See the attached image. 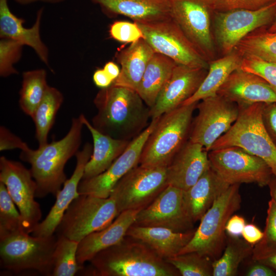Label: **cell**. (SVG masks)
Segmentation results:
<instances>
[{
    "label": "cell",
    "mask_w": 276,
    "mask_h": 276,
    "mask_svg": "<svg viewBox=\"0 0 276 276\" xmlns=\"http://www.w3.org/2000/svg\"><path fill=\"white\" fill-rule=\"evenodd\" d=\"M79 117L83 125L90 131L93 140L92 154L85 166L82 178L87 179L108 169L124 151L130 141L114 139L96 129L83 114Z\"/></svg>",
    "instance_id": "cell-27"
},
{
    "label": "cell",
    "mask_w": 276,
    "mask_h": 276,
    "mask_svg": "<svg viewBox=\"0 0 276 276\" xmlns=\"http://www.w3.org/2000/svg\"><path fill=\"white\" fill-rule=\"evenodd\" d=\"M93 78L95 85L101 88L108 87L113 82L103 68L96 70L93 74Z\"/></svg>",
    "instance_id": "cell-49"
},
{
    "label": "cell",
    "mask_w": 276,
    "mask_h": 276,
    "mask_svg": "<svg viewBox=\"0 0 276 276\" xmlns=\"http://www.w3.org/2000/svg\"><path fill=\"white\" fill-rule=\"evenodd\" d=\"M91 1L108 15H124L135 22H153L171 17L168 0Z\"/></svg>",
    "instance_id": "cell-25"
},
{
    "label": "cell",
    "mask_w": 276,
    "mask_h": 276,
    "mask_svg": "<svg viewBox=\"0 0 276 276\" xmlns=\"http://www.w3.org/2000/svg\"><path fill=\"white\" fill-rule=\"evenodd\" d=\"M171 18L210 62L215 59L216 45L212 31L214 12L206 0H168Z\"/></svg>",
    "instance_id": "cell-13"
},
{
    "label": "cell",
    "mask_w": 276,
    "mask_h": 276,
    "mask_svg": "<svg viewBox=\"0 0 276 276\" xmlns=\"http://www.w3.org/2000/svg\"><path fill=\"white\" fill-rule=\"evenodd\" d=\"M208 71L177 64L155 104L150 108V118H157L181 106L198 90Z\"/></svg>",
    "instance_id": "cell-18"
},
{
    "label": "cell",
    "mask_w": 276,
    "mask_h": 276,
    "mask_svg": "<svg viewBox=\"0 0 276 276\" xmlns=\"http://www.w3.org/2000/svg\"><path fill=\"white\" fill-rule=\"evenodd\" d=\"M141 210H130L121 212L106 227L93 232L82 239L78 244L77 259L83 266L99 252L120 242L125 236Z\"/></svg>",
    "instance_id": "cell-23"
},
{
    "label": "cell",
    "mask_w": 276,
    "mask_h": 276,
    "mask_svg": "<svg viewBox=\"0 0 276 276\" xmlns=\"http://www.w3.org/2000/svg\"><path fill=\"white\" fill-rule=\"evenodd\" d=\"M214 12H224L236 9L257 10L276 0H206Z\"/></svg>",
    "instance_id": "cell-40"
},
{
    "label": "cell",
    "mask_w": 276,
    "mask_h": 276,
    "mask_svg": "<svg viewBox=\"0 0 276 276\" xmlns=\"http://www.w3.org/2000/svg\"><path fill=\"white\" fill-rule=\"evenodd\" d=\"M267 29L270 31H276V14L271 24L267 27Z\"/></svg>",
    "instance_id": "cell-53"
},
{
    "label": "cell",
    "mask_w": 276,
    "mask_h": 276,
    "mask_svg": "<svg viewBox=\"0 0 276 276\" xmlns=\"http://www.w3.org/2000/svg\"><path fill=\"white\" fill-rule=\"evenodd\" d=\"M196 109L198 113L193 119L189 140L201 145L209 152L236 122L240 108L216 94L199 101Z\"/></svg>",
    "instance_id": "cell-15"
},
{
    "label": "cell",
    "mask_w": 276,
    "mask_h": 276,
    "mask_svg": "<svg viewBox=\"0 0 276 276\" xmlns=\"http://www.w3.org/2000/svg\"><path fill=\"white\" fill-rule=\"evenodd\" d=\"M119 215L111 196L100 198L79 194L65 211L55 233L57 236L80 242L88 235L109 225Z\"/></svg>",
    "instance_id": "cell-8"
},
{
    "label": "cell",
    "mask_w": 276,
    "mask_h": 276,
    "mask_svg": "<svg viewBox=\"0 0 276 276\" xmlns=\"http://www.w3.org/2000/svg\"><path fill=\"white\" fill-rule=\"evenodd\" d=\"M0 182L5 185L20 214L24 232L31 234L41 221L42 213L35 200L37 185L30 170L20 162L1 156Z\"/></svg>",
    "instance_id": "cell-14"
},
{
    "label": "cell",
    "mask_w": 276,
    "mask_h": 276,
    "mask_svg": "<svg viewBox=\"0 0 276 276\" xmlns=\"http://www.w3.org/2000/svg\"><path fill=\"white\" fill-rule=\"evenodd\" d=\"M30 147L27 143L22 141L19 137L12 133L6 127L1 126L0 127V150L19 149L21 151H26Z\"/></svg>",
    "instance_id": "cell-43"
},
{
    "label": "cell",
    "mask_w": 276,
    "mask_h": 276,
    "mask_svg": "<svg viewBox=\"0 0 276 276\" xmlns=\"http://www.w3.org/2000/svg\"><path fill=\"white\" fill-rule=\"evenodd\" d=\"M276 14V2L257 10L236 9L214 12V37L222 55L231 53L237 44L254 31L268 27Z\"/></svg>",
    "instance_id": "cell-12"
},
{
    "label": "cell",
    "mask_w": 276,
    "mask_h": 276,
    "mask_svg": "<svg viewBox=\"0 0 276 276\" xmlns=\"http://www.w3.org/2000/svg\"><path fill=\"white\" fill-rule=\"evenodd\" d=\"M234 50L242 57L254 56L276 62V31H269L267 27L259 28L242 39Z\"/></svg>",
    "instance_id": "cell-32"
},
{
    "label": "cell",
    "mask_w": 276,
    "mask_h": 276,
    "mask_svg": "<svg viewBox=\"0 0 276 276\" xmlns=\"http://www.w3.org/2000/svg\"><path fill=\"white\" fill-rule=\"evenodd\" d=\"M208 156L211 168L229 185L255 183L263 187L273 176L264 160L237 146L211 150Z\"/></svg>",
    "instance_id": "cell-11"
},
{
    "label": "cell",
    "mask_w": 276,
    "mask_h": 276,
    "mask_svg": "<svg viewBox=\"0 0 276 276\" xmlns=\"http://www.w3.org/2000/svg\"><path fill=\"white\" fill-rule=\"evenodd\" d=\"M22 232L20 214L5 185L0 182V241Z\"/></svg>",
    "instance_id": "cell-36"
},
{
    "label": "cell",
    "mask_w": 276,
    "mask_h": 276,
    "mask_svg": "<svg viewBox=\"0 0 276 276\" xmlns=\"http://www.w3.org/2000/svg\"><path fill=\"white\" fill-rule=\"evenodd\" d=\"M83 125L79 116L74 118L68 132L61 140L36 150L21 151L20 158L30 165V170L36 183V197L56 196L61 189L67 179L65 165L78 151Z\"/></svg>",
    "instance_id": "cell-3"
},
{
    "label": "cell",
    "mask_w": 276,
    "mask_h": 276,
    "mask_svg": "<svg viewBox=\"0 0 276 276\" xmlns=\"http://www.w3.org/2000/svg\"><path fill=\"white\" fill-rule=\"evenodd\" d=\"M183 191L168 185L147 206L137 213L132 225L167 228L186 232L193 227L183 200Z\"/></svg>",
    "instance_id": "cell-17"
},
{
    "label": "cell",
    "mask_w": 276,
    "mask_h": 276,
    "mask_svg": "<svg viewBox=\"0 0 276 276\" xmlns=\"http://www.w3.org/2000/svg\"><path fill=\"white\" fill-rule=\"evenodd\" d=\"M109 32L111 38L123 43H131L144 38L141 29L134 21H114L110 26Z\"/></svg>",
    "instance_id": "cell-41"
},
{
    "label": "cell",
    "mask_w": 276,
    "mask_h": 276,
    "mask_svg": "<svg viewBox=\"0 0 276 276\" xmlns=\"http://www.w3.org/2000/svg\"><path fill=\"white\" fill-rule=\"evenodd\" d=\"M254 246L239 237L228 236L223 255L213 261V276H234L241 263L252 254Z\"/></svg>",
    "instance_id": "cell-34"
},
{
    "label": "cell",
    "mask_w": 276,
    "mask_h": 276,
    "mask_svg": "<svg viewBox=\"0 0 276 276\" xmlns=\"http://www.w3.org/2000/svg\"><path fill=\"white\" fill-rule=\"evenodd\" d=\"M49 86L45 70L40 68L23 72L19 104L25 114L32 118Z\"/></svg>",
    "instance_id": "cell-33"
},
{
    "label": "cell",
    "mask_w": 276,
    "mask_h": 276,
    "mask_svg": "<svg viewBox=\"0 0 276 276\" xmlns=\"http://www.w3.org/2000/svg\"><path fill=\"white\" fill-rule=\"evenodd\" d=\"M198 102L182 105L158 117L143 149L139 164L166 167L189 140L193 115Z\"/></svg>",
    "instance_id": "cell-4"
},
{
    "label": "cell",
    "mask_w": 276,
    "mask_h": 276,
    "mask_svg": "<svg viewBox=\"0 0 276 276\" xmlns=\"http://www.w3.org/2000/svg\"><path fill=\"white\" fill-rule=\"evenodd\" d=\"M269 189V193L271 199L273 200L276 204V177L274 176L271 178L268 186Z\"/></svg>",
    "instance_id": "cell-52"
},
{
    "label": "cell",
    "mask_w": 276,
    "mask_h": 276,
    "mask_svg": "<svg viewBox=\"0 0 276 276\" xmlns=\"http://www.w3.org/2000/svg\"><path fill=\"white\" fill-rule=\"evenodd\" d=\"M262 117L264 127L276 146V103H264Z\"/></svg>",
    "instance_id": "cell-44"
},
{
    "label": "cell",
    "mask_w": 276,
    "mask_h": 276,
    "mask_svg": "<svg viewBox=\"0 0 276 276\" xmlns=\"http://www.w3.org/2000/svg\"><path fill=\"white\" fill-rule=\"evenodd\" d=\"M16 3L22 5H29L37 2H42L48 4H58L64 2L66 0H14Z\"/></svg>",
    "instance_id": "cell-51"
},
{
    "label": "cell",
    "mask_w": 276,
    "mask_h": 276,
    "mask_svg": "<svg viewBox=\"0 0 276 276\" xmlns=\"http://www.w3.org/2000/svg\"><path fill=\"white\" fill-rule=\"evenodd\" d=\"M154 53L144 38L131 43L129 47L118 52L116 57L121 68L119 76L112 84L136 91L147 66Z\"/></svg>",
    "instance_id": "cell-28"
},
{
    "label": "cell",
    "mask_w": 276,
    "mask_h": 276,
    "mask_svg": "<svg viewBox=\"0 0 276 276\" xmlns=\"http://www.w3.org/2000/svg\"><path fill=\"white\" fill-rule=\"evenodd\" d=\"M168 185L167 167L140 165L117 182L110 196L114 199L120 214L146 208Z\"/></svg>",
    "instance_id": "cell-10"
},
{
    "label": "cell",
    "mask_w": 276,
    "mask_h": 276,
    "mask_svg": "<svg viewBox=\"0 0 276 276\" xmlns=\"http://www.w3.org/2000/svg\"><path fill=\"white\" fill-rule=\"evenodd\" d=\"M194 232L193 229L177 232L161 227L132 225L126 236L144 242L166 260L178 255L191 240Z\"/></svg>",
    "instance_id": "cell-26"
},
{
    "label": "cell",
    "mask_w": 276,
    "mask_h": 276,
    "mask_svg": "<svg viewBox=\"0 0 276 276\" xmlns=\"http://www.w3.org/2000/svg\"><path fill=\"white\" fill-rule=\"evenodd\" d=\"M135 22L155 53L164 55L178 64L208 70L209 62L171 17L153 22Z\"/></svg>",
    "instance_id": "cell-9"
},
{
    "label": "cell",
    "mask_w": 276,
    "mask_h": 276,
    "mask_svg": "<svg viewBox=\"0 0 276 276\" xmlns=\"http://www.w3.org/2000/svg\"><path fill=\"white\" fill-rule=\"evenodd\" d=\"M264 236L254 246L261 249L276 248V204L270 199L268 203Z\"/></svg>",
    "instance_id": "cell-42"
},
{
    "label": "cell",
    "mask_w": 276,
    "mask_h": 276,
    "mask_svg": "<svg viewBox=\"0 0 276 276\" xmlns=\"http://www.w3.org/2000/svg\"><path fill=\"white\" fill-rule=\"evenodd\" d=\"M208 153L201 145L188 140L167 167L168 184L189 189L211 168Z\"/></svg>",
    "instance_id": "cell-21"
},
{
    "label": "cell",
    "mask_w": 276,
    "mask_h": 276,
    "mask_svg": "<svg viewBox=\"0 0 276 276\" xmlns=\"http://www.w3.org/2000/svg\"><path fill=\"white\" fill-rule=\"evenodd\" d=\"M217 94L239 108L258 103H276V92L265 80L240 68L228 76Z\"/></svg>",
    "instance_id": "cell-20"
},
{
    "label": "cell",
    "mask_w": 276,
    "mask_h": 276,
    "mask_svg": "<svg viewBox=\"0 0 276 276\" xmlns=\"http://www.w3.org/2000/svg\"><path fill=\"white\" fill-rule=\"evenodd\" d=\"M24 45L12 39L0 40V75L7 77L18 73L14 64L20 59Z\"/></svg>",
    "instance_id": "cell-38"
},
{
    "label": "cell",
    "mask_w": 276,
    "mask_h": 276,
    "mask_svg": "<svg viewBox=\"0 0 276 276\" xmlns=\"http://www.w3.org/2000/svg\"><path fill=\"white\" fill-rule=\"evenodd\" d=\"M240 185L229 186L216 200L200 219L191 240L179 254L196 251L216 259L224 246L227 221L241 206Z\"/></svg>",
    "instance_id": "cell-6"
},
{
    "label": "cell",
    "mask_w": 276,
    "mask_h": 276,
    "mask_svg": "<svg viewBox=\"0 0 276 276\" xmlns=\"http://www.w3.org/2000/svg\"><path fill=\"white\" fill-rule=\"evenodd\" d=\"M246 224L244 217L233 214L227 221L225 232L228 236L240 237Z\"/></svg>",
    "instance_id": "cell-46"
},
{
    "label": "cell",
    "mask_w": 276,
    "mask_h": 276,
    "mask_svg": "<svg viewBox=\"0 0 276 276\" xmlns=\"http://www.w3.org/2000/svg\"><path fill=\"white\" fill-rule=\"evenodd\" d=\"M63 99V95L59 90L49 86L43 99L35 109L32 118L35 124V137L39 147L48 143L49 133Z\"/></svg>",
    "instance_id": "cell-31"
},
{
    "label": "cell",
    "mask_w": 276,
    "mask_h": 276,
    "mask_svg": "<svg viewBox=\"0 0 276 276\" xmlns=\"http://www.w3.org/2000/svg\"><path fill=\"white\" fill-rule=\"evenodd\" d=\"M264 103H258L239 108L238 119L231 128L212 146L211 150L237 146L264 160L276 177V146L263 124Z\"/></svg>",
    "instance_id": "cell-7"
},
{
    "label": "cell",
    "mask_w": 276,
    "mask_h": 276,
    "mask_svg": "<svg viewBox=\"0 0 276 276\" xmlns=\"http://www.w3.org/2000/svg\"><path fill=\"white\" fill-rule=\"evenodd\" d=\"M90 273L99 276H179L178 270L142 241L126 236L96 254Z\"/></svg>",
    "instance_id": "cell-2"
},
{
    "label": "cell",
    "mask_w": 276,
    "mask_h": 276,
    "mask_svg": "<svg viewBox=\"0 0 276 276\" xmlns=\"http://www.w3.org/2000/svg\"><path fill=\"white\" fill-rule=\"evenodd\" d=\"M57 236V235H56ZM53 254L54 267L52 276H73L84 269L77 259L79 242L63 236H57Z\"/></svg>",
    "instance_id": "cell-35"
},
{
    "label": "cell",
    "mask_w": 276,
    "mask_h": 276,
    "mask_svg": "<svg viewBox=\"0 0 276 276\" xmlns=\"http://www.w3.org/2000/svg\"><path fill=\"white\" fill-rule=\"evenodd\" d=\"M182 276H212L213 261L209 257L196 251L179 254L166 260Z\"/></svg>",
    "instance_id": "cell-37"
},
{
    "label": "cell",
    "mask_w": 276,
    "mask_h": 276,
    "mask_svg": "<svg viewBox=\"0 0 276 276\" xmlns=\"http://www.w3.org/2000/svg\"><path fill=\"white\" fill-rule=\"evenodd\" d=\"M242 58L241 55L233 50L228 54L211 61L207 75L200 87L182 105L198 102L203 99L216 95L228 76L235 71L240 68Z\"/></svg>",
    "instance_id": "cell-30"
},
{
    "label": "cell",
    "mask_w": 276,
    "mask_h": 276,
    "mask_svg": "<svg viewBox=\"0 0 276 276\" xmlns=\"http://www.w3.org/2000/svg\"><path fill=\"white\" fill-rule=\"evenodd\" d=\"M93 147L86 143L82 149L76 153V165L70 178L66 180L56 195V201L46 217L40 221L31 233L37 237H47L54 235L65 211L79 195L78 187L82 180L85 166L90 159Z\"/></svg>",
    "instance_id": "cell-19"
},
{
    "label": "cell",
    "mask_w": 276,
    "mask_h": 276,
    "mask_svg": "<svg viewBox=\"0 0 276 276\" xmlns=\"http://www.w3.org/2000/svg\"><path fill=\"white\" fill-rule=\"evenodd\" d=\"M94 103L97 113L91 124L113 138L131 141L149 124L150 108L131 89L112 84L99 91Z\"/></svg>",
    "instance_id": "cell-1"
},
{
    "label": "cell",
    "mask_w": 276,
    "mask_h": 276,
    "mask_svg": "<svg viewBox=\"0 0 276 276\" xmlns=\"http://www.w3.org/2000/svg\"><path fill=\"white\" fill-rule=\"evenodd\" d=\"M43 9L38 11L35 21L29 28L24 20L17 17L10 10L8 0H0V37L16 41L31 48L40 60L49 66V52L40 36V25Z\"/></svg>",
    "instance_id": "cell-22"
},
{
    "label": "cell",
    "mask_w": 276,
    "mask_h": 276,
    "mask_svg": "<svg viewBox=\"0 0 276 276\" xmlns=\"http://www.w3.org/2000/svg\"><path fill=\"white\" fill-rule=\"evenodd\" d=\"M151 119L147 128L132 140L124 151L102 173L82 179L79 185V194L107 198L117 182L129 171L138 166L144 145L158 121Z\"/></svg>",
    "instance_id": "cell-16"
},
{
    "label": "cell",
    "mask_w": 276,
    "mask_h": 276,
    "mask_svg": "<svg viewBox=\"0 0 276 276\" xmlns=\"http://www.w3.org/2000/svg\"><path fill=\"white\" fill-rule=\"evenodd\" d=\"M251 257L253 261L265 264L276 272V248L261 249L254 246Z\"/></svg>",
    "instance_id": "cell-45"
},
{
    "label": "cell",
    "mask_w": 276,
    "mask_h": 276,
    "mask_svg": "<svg viewBox=\"0 0 276 276\" xmlns=\"http://www.w3.org/2000/svg\"><path fill=\"white\" fill-rule=\"evenodd\" d=\"M264 232L252 223L246 224L241 235L245 241L254 246L262 240Z\"/></svg>",
    "instance_id": "cell-47"
},
{
    "label": "cell",
    "mask_w": 276,
    "mask_h": 276,
    "mask_svg": "<svg viewBox=\"0 0 276 276\" xmlns=\"http://www.w3.org/2000/svg\"><path fill=\"white\" fill-rule=\"evenodd\" d=\"M57 236L30 235L24 232L0 241V264L2 269L11 274L33 272L52 276L53 254Z\"/></svg>",
    "instance_id": "cell-5"
},
{
    "label": "cell",
    "mask_w": 276,
    "mask_h": 276,
    "mask_svg": "<svg viewBox=\"0 0 276 276\" xmlns=\"http://www.w3.org/2000/svg\"><path fill=\"white\" fill-rule=\"evenodd\" d=\"M103 69L113 82L118 78L120 73L119 66L112 61L107 62Z\"/></svg>",
    "instance_id": "cell-50"
},
{
    "label": "cell",
    "mask_w": 276,
    "mask_h": 276,
    "mask_svg": "<svg viewBox=\"0 0 276 276\" xmlns=\"http://www.w3.org/2000/svg\"><path fill=\"white\" fill-rule=\"evenodd\" d=\"M254 262L247 270V276H276V272L270 267L262 263Z\"/></svg>",
    "instance_id": "cell-48"
},
{
    "label": "cell",
    "mask_w": 276,
    "mask_h": 276,
    "mask_svg": "<svg viewBox=\"0 0 276 276\" xmlns=\"http://www.w3.org/2000/svg\"><path fill=\"white\" fill-rule=\"evenodd\" d=\"M240 69L262 78L276 92V62L254 56H245L242 58Z\"/></svg>",
    "instance_id": "cell-39"
},
{
    "label": "cell",
    "mask_w": 276,
    "mask_h": 276,
    "mask_svg": "<svg viewBox=\"0 0 276 276\" xmlns=\"http://www.w3.org/2000/svg\"><path fill=\"white\" fill-rule=\"evenodd\" d=\"M229 186L210 168L194 185L183 191L184 206L191 220L193 223L200 220Z\"/></svg>",
    "instance_id": "cell-24"
},
{
    "label": "cell",
    "mask_w": 276,
    "mask_h": 276,
    "mask_svg": "<svg viewBox=\"0 0 276 276\" xmlns=\"http://www.w3.org/2000/svg\"><path fill=\"white\" fill-rule=\"evenodd\" d=\"M177 63L170 58L155 53L145 71L136 92L146 105L152 107L170 78Z\"/></svg>",
    "instance_id": "cell-29"
}]
</instances>
